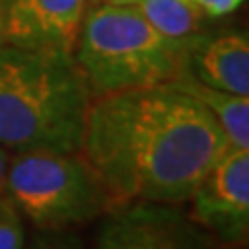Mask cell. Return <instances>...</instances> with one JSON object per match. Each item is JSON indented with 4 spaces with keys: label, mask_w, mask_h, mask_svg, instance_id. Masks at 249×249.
<instances>
[{
    "label": "cell",
    "mask_w": 249,
    "mask_h": 249,
    "mask_svg": "<svg viewBox=\"0 0 249 249\" xmlns=\"http://www.w3.org/2000/svg\"><path fill=\"white\" fill-rule=\"evenodd\" d=\"M229 147L212 114L168 81L91 96L79 154L116 204L178 206Z\"/></svg>",
    "instance_id": "1"
},
{
    "label": "cell",
    "mask_w": 249,
    "mask_h": 249,
    "mask_svg": "<svg viewBox=\"0 0 249 249\" xmlns=\"http://www.w3.org/2000/svg\"><path fill=\"white\" fill-rule=\"evenodd\" d=\"M89 100L71 52L0 48V147L79 152Z\"/></svg>",
    "instance_id": "2"
},
{
    "label": "cell",
    "mask_w": 249,
    "mask_h": 249,
    "mask_svg": "<svg viewBox=\"0 0 249 249\" xmlns=\"http://www.w3.org/2000/svg\"><path fill=\"white\" fill-rule=\"evenodd\" d=\"M71 54L91 96L168 83L183 73V50L129 2L89 0Z\"/></svg>",
    "instance_id": "3"
},
{
    "label": "cell",
    "mask_w": 249,
    "mask_h": 249,
    "mask_svg": "<svg viewBox=\"0 0 249 249\" xmlns=\"http://www.w3.org/2000/svg\"><path fill=\"white\" fill-rule=\"evenodd\" d=\"M2 196L44 231L91 222L116 204L79 152H11Z\"/></svg>",
    "instance_id": "4"
},
{
    "label": "cell",
    "mask_w": 249,
    "mask_h": 249,
    "mask_svg": "<svg viewBox=\"0 0 249 249\" xmlns=\"http://www.w3.org/2000/svg\"><path fill=\"white\" fill-rule=\"evenodd\" d=\"M212 235L177 204L119 201L104 214L96 249H212Z\"/></svg>",
    "instance_id": "5"
},
{
    "label": "cell",
    "mask_w": 249,
    "mask_h": 249,
    "mask_svg": "<svg viewBox=\"0 0 249 249\" xmlns=\"http://www.w3.org/2000/svg\"><path fill=\"white\" fill-rule=\"evenodd\" d=\"M191 218L222 245H243L249 232V150L229 147L196 187Z\"/></svg>",
    "instance_id": "6"
},
{
    "label": "cell",
    "mask_w": 249,
    "mask_h": 249,
    "mask_svg": "<svg viewBox=\"0 0 249 249\" xmlns=\"http://www.w3.org/2000/svg\"><path fill=\"white\" fill-rule=\"evenodd\" d=\"M89 0H4L6 44L73 52Z\"/></svg>",
    "instance_id": "7"
},
{
    "label": "cell",
    "mask_w": 249,
    "mask_h": 249,
    "mask_svg": "<svg viewBox=\"0 0 249 249\" xmlns=\"http://www.w3.org/2000/svg\"><path fill=\"white\" fill-rule=\"evenodd\" d=\"M183 73L214 89L249 96V40L241 29H201L183 50Z\"/></svg>",
    "instance_id": "8"
},
{
    "label": "cell",
    "mask_w": 249,
    "mask_h": 249,
    "mask_svg": "<svg viewBox=\"0 0 249 249\" xmlns=\"http://www.w3.org/2000/svg\"><path fill=\"white\" fill-rule=\"evenodd\" d=\"M173 83L191 93L212 114L231 147L249 150V96H237V93L208 88L185 73L173 79Z\"/></svg>",
    "instance_id": "9"
},
{
    "label": "cell",
    "mask_w": 249,
    "mask_h": 249,
    "mask_svg": "<svg viewBox=\"0 0 249 249\" xmlns=\"http://www.w3.org/2000/svg\"><path fill=\"white\" fill-rule=\"evenodd\" d=\"M129 4H133L162 37L181 50L206 29L208 17L193 0H133Z\"/></svg>",
    "instance_id": "10"
},
{
    "label": "cell",
    "mask_w": 249,
    "mask_h": 249,
    "mask_svg": "<svg viewBox=\"0 0 249 249\" xmlns=\"http://www.w3.org/2000/svg\"><path fill=\"white\" fill-rule=\"evenodd\" d=\"M25 247V231L23 216L13 201L0 193V249H23Z\"/></svg>",
    "instance_id": "11"
},
{
    "label": "cell",
    "mask_w": 249,
    "mask_h": 249,
    "mask_svg": "<svg viewBox=\"0 0 249 249\" xmlns=\"http://www.w3.org/2000/svg\"><path fill=\"white\" fill-rule=\"evenodd\" d=\"M11 158V150L0 147V193H2V185H4V173H6V164Z\"/></svg>",
    "instance_id": "12"
},
{
    "label": "cell",
    "mask_w": 249,
    "mask_h": 249,
    "mask_svg": "<svg viewBox=\"0 0 249 249\" xmlns=\"http://www.w3.org/2000/svg\"><path fill=\"white\" fill-rule=\"evenodd\" d=\"M6 44L4 37V0H0V48Z\"/></svg>",
    "instance_id": "13"
},
{
    "label": "cell",
    "mask_w": 249,
    "mask_h": 249,
    "mask_svg": "<svg viewBox=\"0 0 249 249\" xmlns=\"http://www.w3.org/2000/svg\"><path fill=\"white\" fill-rule=\"evenodd\" d=\"M46 249H79L75 243H67V241H58V243H48Z\"/></svg>",
    "instance_id": "14"
},
{
    "label": "cell",
    "mask_w": 249,
    "mask_h": 249,
    "mask_svg": "<svg viewBox=\"0 0 249 249\" xmlns=\"http://www.w3.org/2000/svg\"><path fill=\"white\" fill-rule=\"evenodd\" d=\"M222 249H241V245H224Z\"/></svg>",
    "instance_id": "15"
},
{
    "label": "cell",
    "mask_w": 249,
    "mask_h": 249,
    "mask_svg": "<svg viewBox=\"0 0 249 249\" xmlns=\"http://www.w3.org/2000/svg\"><path fill=\"white\" fill-rule=\"evenodd\" d=\"M108 2H133V0H108Z\"/></svg>",
    "instance_id": "16"
}]
</instances>
